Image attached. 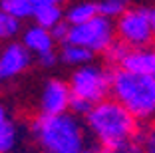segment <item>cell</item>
Masks as SVG:
<instances>
[{"instance_id": "obj_4", "label": "cell", "mask_w": 155, "mask_h": 153, "mask_svg": "<svg viewBox=\"0 0 155 153\" xmlns=\"http://www.w3.org/2000/svg\"><path fill=\"white\" fill-rule=\"evenodd\" d=\"M70 90L72 95L86 99L87 104L96 105L111 94V70L91 62L82 68H76L70 76Z\"/></svg>"}, {"instance_id": "obj_28", "label": "cell", "mask_w": 155, "mask_h": 153, "mask_svg": "<svg viewBox=\"0 0 155 153\" xmlns=\"http://www.w3.org/2000/svg\"><path fill=\"white\" fill-rule=\"evenodd\" d=\"M0 80H2V76H0Z\"/></svg>"}, {"instance_id": "obj_26", "label": "cell", "mask_w": 155, "mask_h": 153, "mask_svg": "<svg viewBox=\"0 0 155 153\" xmlns=\"http://www.w3.org/2000/svg\"><path fill=\"white\" fill-rule=\"evenodd\" d=\"M149 20H151V30H153V38H155V8H149Z\"/></svg>"}, {"instance_id": "obj_21", "label": "cell", "mask_w": 155, "mask_h": 153, "mask_svg": "<svg viewBox=\"0 0 155 153\" xmlns=\"http://www.w3.org/2000/svg\"><path fill=\"white\" fill-rule=\"evenodd\" d=\"M91 108H94V105L87 104L86 99L72 95V101H70V113H72V115H76V117L78 115H84V117H86L87 113L91 111Z\"/></svg>"}, {"instance_id": "obj_7", "label": "cell", "mask_w": 155, "mask_h": 153, "mask_svg": "<svg viewBox=\"0 0 155 153\" xmlns=\"http://www.w3.org/2000/svg\"><path fill=\"white\" fill-rule=\"evenodd\" d=\"M72 90L70 84L58 78L46 80L40 94V113L42 115H64L70 113Z\"/></svg>"}, {"instance_id": "obj_11", "label": "cell", "mask_w": 155, "mask_h": 153, "mask_svg": "<svg viewBox=\"0 0 155 153\" xmlns=\"http://www.w3.org/2000/svg\"><path fill=\"white\" fill-rule=\"evenodd\" d=\"M96 16H100V10H97V2H91V0H80V2H74L64 14V20L70 26H82V24L94 20Z\"/></svg>"}, {"instance_id": "obj_13", "label": "cell", "mask_w": 155, "mask_h": 153, "mask_svg": "<svg viewBox=\"0 0 155 153\" xmlns=\"http://www.w3.org/2000/svg\"><path fill=\"white\" fill-rule=\"evenodd\" d=\"M58 56H60V62L68 64V66H78V68L91 64V58H94V54L90 50L82 48V46H76V44H70V42L62 44V50H60Z\"/></svg>"}, {"instance_id": "obj_29", "label": "cell", "mask_w": 155, "mask_h": 153, "mask_svg": "<svg viewBox=\"0 0 155 153\" xmlns=\"http://www.w3.org/2000/svg\"><path fill=\"white\" fill-rule=\"evenodd\" d=\"M153 78H155V76H153Z\"/></svg>"}, {"instance_id": "obj_6", "label": "cell", "mask_w": 155, "mask_h": 153, "mask_svg": "<svg viewBox=\"0 0 155 153\" xmlns=\"http://www.w3.org/2000/svg\"><path fill=\"white\" fill-rule=\"evenodd\" d=\"M115 36L129 48H149L155 40L151 30L149 10L147 8H127L123 16L115 20Z\"/></svg>"}, {"instance_id": "obj_14", "label": "cell", "mask_w": 155, "mask_h": 153, "mask_svg": "<svg viewBox=\"0 0 155 153\" xmlns=\"http://www.w3.org/2000/svg\"><path fill=\"white\" fill-rule=\"evenodd\" d=\"M34 4L32 0H0V10L10 16H14L16 20H28L34 16Z\"/></svg>"}, {"instance_id": "obj_16", "label": "cell", "mask_w": 155, "mask_h": 153, "mask_svg": "<svg viewBox=\"0 0 155 153\" xmlns=\"http://www.w3.org/2000/svg\"><path fill=\"white\" fill-rule=\"evenodd\" d=\"M18 143V125L8 121L0 127V153H12Z\"/></svg>"}, {"instance_id": "obj_15", "label": "cell", "mask_w": 155, "mask_h": 153, "mask_svg": "<svg viewBox=\"0 0 155 153\" xmlns=\"http://www.w3.org/2000/svg\"><path fill=\"white\" fill-rule=\"evenodd\" d=\"M20 30H22L20 20L0 10V42H6V44L14 42V38L20 34Z\"/></svg>"}, {"instance_id": "obj_24", "label": "cell", "mask_w": 155, "mask_h": 153, "mask_svg": "<svg viewBox=\"0 0 155 153\" xmlns=\"http://www.w3.org/2000/svg\"><path fill=\"white\" fill-rule=\"evenodd\" d=\"M10 119H8V115H6V108L2 104H0V127L4 125V123H8Z\"/></svg>"}, {"instance_id": "obj_10", "label": "cell", "mask_w": 155, "mask_h": 153, "mask_svg": "<svg viewBox=\"0 0 155 153\" xmlns=\"http://www.w3.org/2000/svg\"><path fill=\"white\" fill-rule=\"evenodd\" d=\"M22 44L26 46L30 54H36L38 58L44 54H50V52H56V40L52 36V32L42 26H36V24L28 26L22 32Z\"/></svg>"}, {"instance_id": "obj_27", "label": "cell", "mask_w": 155, "mask_h": 153, "mask_svg": "<svg viewBox=\"0 0 155 153\" xmlns=\"http://www.w3.org/2000/svg\"><path fill=\"white\" fill-rule=\"evenodd\" d=\"M82 153H105L104 147H86Z\"/></svg>"}, {"instance_id": "obj_2", "label": "cell", "mask_w": 155, "mask_h": 153, "mask_svg": "<svg viewBox=\"0 0 155 153\" xmlns=\"http://www.w3.org/2000/svg\"><path fill=\"white\" fill-rule=\"evenodd\" d=\"M32 133L44 153H82L86 149L84 125L76 115H38L32 121Z\"/></svg>"}, {"instance_id": "obj_25", "label": "cell", "mask_w": 155, "mask_h": 153, "mask_svg": "<svg viewBox=\"0 0 155 153\" xmlns=\"http://www.w3.org/2000/svg\"><path fill=\"white\" fill-rule=\"evenodd\" d=\"M34 4H56V6H60L62 4V2H66V0H32Z\"/></svg>"}, {"instance_id": "obj_5", "label": "cell", "mask_w": 155, "mask_h": 153, "mask_svg": "<svg viewBox=\"0 0 155 153\" xmlns=\"http://www.w3.org/2000/svg\"><path fill=\"white\" fill-rule=\"evenodd\" d=\"M68 42L90 50L91 54H104L115 42V24L110 18L96 16L82 26H72Z\"/></svg>"}, {"instance_id": "obj_17", "label": "cell", "mask_w": 155, "mask_h": 153, "mask_svg": "<svg viewBox=\"0 0 155 153\" xmlns=\"http://www.w3.org/2000/svg\"><path fill=\"white\" fill-rule=\"evenodd\" d=\"M97 10H100V16H104V18L117 20L127 10V0H100Z\"/></svg>"}, {"instance_id": "obj_22", "label": "cell", "mask_w": 155, "mask_h": 153, "mask_svg": "<svg viewBox=\"0 0 155 153\" xmlns=\"http://www.w3.org/2000/svg\"><path fill=\"white\" fill-rule=\"evenodd\" d=\"M70 30H72V26H70L66 20H62L60 24H56L54 28H52V36H54V40L56 42H60V44H66L68 42V38H70Z\"/></svg>"}, {"instance_id": "obj_18", "label": "cell", "mask_w": 155, "mask_h": 153, "mask_svg": "<svg viewBox=\"0 0 155 153\" xmlns=\"http://www.w3.org/2000/svg\"><path fill=\"white\" fill-rule=\"evenodd\" d=\"M129 46H125L123 42H119V40H115L114 44L110 46V48L104 52V56H105V60L111 64V66H115V68H119L121 66V62L125 60V56L129 54Z\"/></svg>"}, {"instance_id": "obj_23", "label": "cell", "mask_w": 155, "mask_h": 153, "mask_svg": "<svg viewBox=\"0 0 155 153\" xmlns=\"http://www.w3.org/2000/svg\"><path fill=\"white\" fill-rule=\"evenodd\" d=\"M60 62V56L56 54V52H50V54H44L38 58V64H40L42 68H46V70H50V68H56V64Z\"/></svg>"}, {"instance_id": "obj_1", "label": "cell", "mask_w": 155, "mask_h": 153, "mask_svg": "<svg viewBox=\"0 0 155 153\" xmlns=\"http://www.w3.org/2000/svg\"><path fill=\"white\" fill-rule=\"evenodd\" d=\"M86 127L97 139L100 147L111 149L115 145L139 137V121L114 98H107L91 108L86 115Z\"/></svg>"}, {"instance_id": "obj_19", "label": "cell", "mask_w": 155, "mask_h": 153, "mask_svg": "<svg viewBox=\"0 0 155 153\" xmlns=\"http://www.w3.org/2000/svg\"><path fill=\"white\" fill-rule=\"evenodd\" d=\"M105 153H145V151H143V145L139 139H129L111 149H105Z\"/></svg>"}, {"instance_id": "obj_3", "label": "cell", "mask_w": 155, "mask_h": 153, "mask_svg": "<svg viewBox=\"0 0 155 153\" xmlns=\"http://www.w3.org/2000/svg\"><path fill=\"white\" fill-rule=\"evenodd\" d=\"M111 95L137 121L155 119V78L125 72L121 68L111 70Z\"/></svg>"}, {"instance_id": "obj_8", "label": "cell", "mask_w": 155, "mask_h": 153, "mask_svg": "<svg viewBox=\"0 0 155 153\" xmlns=\"http://www.w3.org/2000/svg\"><path fill=\"white\" fill-rule=\"evenodd\" d=\"M32 64V54L26 50L22 42H8L0 50V76L2 80L20 76Z\"/></svg>"}, {"instance_id": "obj_9", "label": "cell", "mask_w": 155, "mask_h": 153, "mask_svg": "<svg viewBox=\"0 0 155 153\" xmlns=\"http://www.w3.org/2000/svg\"><path fill=\"white\" fill-rule=\"evenodd\" d=\"M119 68L139 76H155V48H131Z\"/></svg>"}, {"instance_id": "obj_12", "label": "cell", "mask_w": 155, "mask_h": 153, "mask_svg": "<svg viewBox=\"0 0 155 153\" xmlns=\"http://www.w3.org/2000/svg\"><path fill=\"white\" fill-rule=\"evenodd\" d=\"M64 10L62 6H56V4H38L34 8V16L32 20L36 22V26H42L46 30H52L56 24H60L64 20Z\"/></svg>"}, {"instance_id": "obj_20", "label": "cell", "mask_w": 155, "mask_h": 153, "mask_svg": "<svg viewBox=\"0 0 155 153\" xmlns=\"http://www.w3.org/2000/svg\"><path fill=\"white\" fill-rule=\"evenodd\" d=\"M137 139L141 141L145 153H155V123H151L149 127H145V129L139 133Z\"/></svg>"}]
</instances>
